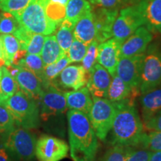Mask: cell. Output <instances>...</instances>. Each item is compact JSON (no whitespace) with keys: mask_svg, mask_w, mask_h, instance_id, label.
<instances>
[{"mask_svg":"<svg viewBox=\"0 0 161 161\" xmlns=\"http://www.w3.org/2000/svg\"><path fill=\"white\" fill-rule=\"evenodd\" d=\"M71 157L74 161H94L98 151V137L86 114L77 110L67 112Z\"/></svg>","mask_w":161,"mask_h":161,"instance_id":"cell-1","label":"cell"},{"mask_svg":"<svg viewBox=\"0 0 161 161\" xmlns=\"http://www.w3.org/2000/svg\"><path fill=\"white\" fill-rule=\"evenodd\" d=\"M115 103L117 111L111 128L113 144L137 147L145 130L134 101L127 100Z\"/></svg>","mask_w":161,"mask_h":161,"instance_id":"cell-2","label":"cell"},{"mask_svg":"<svg viewBox=\"0 0 161 161\" xmlns=\"http://www.w3.org/2000/svg\"><path fill=\"white\" fill-rule=\"evenodd\" d=\"M11 114L15 125L31 129L40 125V110L37 101L19 89L2 102Z\"/></svg>","mask_w":161,"mask_h":161,"instance_id":"cell-3","label":"cell"},{"mask_svg":"<svg viewBox=\"0 0 161 161\" xmlns=\"http://www.w3.org/2000/svg\"><path fill=\"white\" fill-rule=\"evenodd\" d=\"M46 0H31L27 7L19 13L12 14L20 25L35 34L50 35L58 26L47 17Z\"/></svg>","mask_w":161,"mask_h":161,"instance_id":"cell-4","label":"cell"},{"mask_svg":"<svg viewBox=\"0 0 161 161\" xmlns=\"http://www.w3.org/2000/svg\"><path fill=\"white\" fill-rule=\"evenodd\" d=\"M92 106L88 117L97 137L105 141L111 130L117 106L107 98H93Z\"/></svg>","mask_w":161,"mask_h":161,"instance_id":"cell-5","label":"cell"},{"mask_svg":"<svg viewBox=\"0 0 161 161\" xmlns=\"http://www.w3.org/2000/svg\"><path fill=\"white\" fill-rule=\"evenodd\" d=\"M36 139L27 128L17 126L7 133L3 146L22 161H31L35 157Z\"/></svg>","mask_w":161,"mask_h":161,"instance_id":"cell-6","label":"cell"},{"mask_svg":"<svg viewBox=\"0 0 161 161\" xmlns=\"http://www.w3.org/2000/svg\"><path fill=\"white\" fill-rule=\"evenodd\" d=\"M161 84V49L156 45L147 48L144 53L140 75V92L144 94Z\"/></svg>","mask_w":161,"mask_h":161,"instance_id":"cell-7","label":"cell"},{"mask_svg":"<svg viewBox=\"0 0 161 161\" xmlns=\"http://www.w3.org/2000/svg\"><path fill=\"white\" fill-rule=\"evenodd\" d=\"M142 25H144L143 17L137 6L132 4L121 9L113 26V37L122 44Z\"/></svg>","mask_w":161,"mask_h":161,"instance_id":"cell-8","label":"cell"},{"mask_svg":"<svg viewBox=\"0 0 161 161\" xmlns=\"http://www.w3.org/2000/svg\"><path fill=\"white\" fill-rule=\"evenodd\" d=\"M144 54L131 57H121L116 69V75L130 86L132 91L139 96L140 75Z\"/></svg>","mask_w":161,"mask_h":161,"instance_id":"cell-9","label":"cell"},{"mask_svg":"<svg viewBox=\"0 0 161 161\" xmlns=\"http://www.w3.org/2000/svg\"><path fill=\"white\" fill-rule=\"evenodd\" d=\"M69 146L61 139L43 135L36 142L35 156L39 161H60L66 158Z\"/></svg>","mask_w":161,"mask_h":161,"instance_id":"cell-10","label":"cell"},{"mask_svg":"<svg viewBox=\"0 0 161 161\" xmlns=\"http://www.w3.org/2000/svg\"><path fill=\"white\" fill-rule=\"evenodd\" d=\"M39 101L40 116L45 121L51 116L63 114L67 108L64 92L60 91L55 84H51L43 90Z\"/></svg>","mask_w":161,"mask_h":161,"instance_id":"cell-11","label":"cell"},{"mask_svg":"<svg viewBox=\"0 0 161 161\" xmlns=\"http://www.w3.org/2000/svg\"><path fill=\"white\" fill-rule=\"evenodd\" d=\"M153 39L152 32L146 26L138 28L121 46V57L144 54Z\"/></svg>","mask_w":161,"mask_h":161,"instance_id":"cell-12","label":"cell"},{"mask_svg":"<svg viewBox=\"0 0 161 161\" xmlns=\"http://www.w3.org/2000/svg\"><path fill=\"white\" fill-rule=\"evenodd\" d=\"M122 43L115 38H110L98 44L97 61L108 70L111 77L116 75V69L121 58Z\"/></svg>","mask_w":161,"mask_h":161,"instance_id":"cell-13","label":"cell"},{"mask_svg":"<svg viewBox=\"0 0 161 161\" xmlns=\"http://www.w3.org/2000/svg\"><path fill=\"white\" fill-rule=\"evenodd\" d=\"M92 12L96 30V40L99 43H103L113 37V26L119 14V8L101 7Z\"/></svg>","mask_w":161,"mask_h":161,"instance_id":"cell-14","label":"cell"},{"mask_svg":"<svg viewBox=\"0 0 161 161\" xmlns=\"http://www.w3.org/2000/svg\"><path fill=\"white\" fill-rule=\"evenodd\" d=\"M111 75L105 68L96 64L88 72L86 87L93 98H107Z\"/></svg>","mask_w":161,"mask_h":161,"instance_id":"cell-15","label":"cell"},{"mask_svg":"<svg viewBox=\"0 0 161 161\" xmlns=\"http://www.w3.org/2000/svg\"><path fill=\"white\" fill-rule=\"evenodd\" d=\"M138 7L144 19V25L151 32L161 33V0H130Z\"/></svg>","mask_w":161,"mask_h":161,"instance_id":"cell-16","label":"cell"},{"mask_svg":"<svg viewBox=\"0 0 161 161\" xmlns=\"http://www.w3.org/2000/svg\"><path fill=\"white\" fill-rule=\"evenodd\" d=\"M17 66L18 71L14 79L19 90L36 101H39L44 90L41 80L34 72L26 68Z\"/></svg>","mask_w":161,"mask_h":161,"instance_id":"cell-17","label":"cell"},{"mask_svg":"<svg viewBox=\"0 0 161 161\" xmlns=\"http://www.w3.org/2000/svg\"><path fill=\"white\" fill-rule=\"evenodd\" d=\"M88 73L82 65L67 66L60 73V84L66 89L78 90L86 84Z\"/></svg>","mask_w":161,"mask_h":161,"instance_id":"cell-18","label":"cell"},{"mask_svg":"<svg viewBox=\"0 0 161 161\" xmlns=\"http://www.w3.org/2000/svg\"><path fill=\"white\" fill-rule=\"evenodd\" d=\"M64 96L68 108L89 115L93 101L87 87L83 86L74 91L66 92H64Z\"/></svg>","mask_w":161,"mask_h":161,"instance_id":"cell-19","label":"cell"},{"mask_svg":"<svg viewBox=\"0 0 161 161\" xmlns=\"http://www.w3.org/2000/svg\"><path fill=\"white\" fill-rule=\"evenodd\" d=\"M74 37L84 43H92L96 37V30L92 11L86 12L75 23L73 30Z\"/></svg>","mask_w":161,"mask_h":161,"instance_id":"cell-20","label":"cell"},{"mask_svg":"<svg viewBox=\"0 0 161 161\" xmlns=\"http://www.w3.org/2000/svg\"><path fill=\"white\" fill-rule=\"evenodd\" d=\"M142 122H146L161 110V86L142 94L140 98Z\"/></svg>","mask_w":161,"mask_h":161,"instance_id":"cell-21","label":"cell"},{"mask_svg":"<svg viewBox=\"0 0 161 161\" xmlns=\"http://www.w3.org/2000/svg\"><path fill=\"white\" fill-rule=\"evenodd\" d=\"M136 96H138L136 95L130 86L119 76L115 75L112 77L107 98L114 102H120L127 100L134 101Z\"/></svg>","mask_w":161,"mask_h":161,"instance_id":"cell-22","label":"cell"},{"mask_svg":"<svg viewBox=\"0 0 161 161\" xmlns=\"http://www.w3.org/2000/svg\"><path fill=\"white\" fill-rule=\"evenodd\" d=\"M66 53L61 49L55 35H47L45 38L43 47L42 49L40 57L44 66L55 63L62 58Z\"/></svg>","mask_w":161,"mask_h":161,"instance_id":"cell-23","label":"cell"},{"mask_svg":"<svg viewBox=\"0 0 161 161\" xmlns=\"http://www.w3.org/2000/svg\"><path fill=\"white\" fill-rule=\"evenodd\" d=\"M90 11L92 7L88 0H69L66 6L65 19L75 25L80 17Z\"/></svg>","mask_w":161,"mask_h":161,"instance_id":"cell-24","label":"cell"},{"mask_svg":"<svg viewBox=\"0 0 161 161\" xmlns=\"http://www.w3.org/2000/svg\"><path fill=\"white\" fill-rule=\"evenodd\" d=\"M74 27H75V24L64 19V21L56 29V34L55 35L56 40L60 47L66 54L75 38L73 34Z\"/></svg>","mask_w":161,"mask_h":161,"instance_id":"cell-25","label":"cell"},{"mask_svg":"<svg viewBox=\"0 0 161 161\" xmlns=\"http://www.w3.org/2000/svg\"><path fill=\"white\" fill-rule=\"evenodd\" d=\"M70 63H71V61L66 54L55 63L45 66L43 71V89L48 87L51 84H54L55 79L57 78L60 72L63 71L64 68H66Z\"/></svg>","mask_w":161,"mask_h":161,"instance_id":"cell-26","label":"cell"},{"mask_svg":"<svg viewBox=\"0 0 161 161\" xmlns=\"http://www.w3.org/2000/svg\"><path fill=\"white\" fill-rule=\"evenodd\" d=\"M17 66L26 68L30 71L35 74L41 80L42 84H44V66L42 58L39 55H33V54H26L24 57L19 60Z\"/></svg>","mask_w":161,"mask_h":161,"instance_id":"cell-27","label":"cell"},{"mask_svg":"<svg viewBox=\"0 0 161 161\" xmlns=\"http://www.w3.org/2000/svg\"><path fill=\"white\" fill-rule=\"evenodd\" d=\"M3 75L0 80V102L11 97L19 89L14 78L12 77L5 66L2 67Z\"/></svg>","mask_w":161,"mask_h":161,"instance_id":"cell-28","label":"cell"},{"mask_svg":"<svg viewBox=\"0 0 161 161\" xmlns=\"http://www.w3.org/2000/svg\"><path fill=\"white\" fill-rule=\"evenodd\" d=\"M0 39L3 44L5 66L12 65L16 53L20 49L19 41L14 35H4V34L0 35Z\"/></svg>","mask_w":161,"mask_h":161,"instance_id":"cell-29","label":"cell"},{"mask_svg":"<svg viewBox=\"0 0 161 161\" xmlns=\"http://www.w3.org/2000/svg\"><path fill=\"white\" fill-rule=\"evenodd\" d=\"M137 147L151 152L161 151V131H145Z\"/></svg>","mask_w":161,"mask_h":161,"instance_id":"cell-30","label":"cell"},{"mask_svg":"<svg viewBox=\"0 0 161 161\" xmlns=\"http://www.w3.org/2000/svg\"><path fill=\"white\" fill-rule=\"evenodd\" d=\"M45 9L47 17L58 26L65 19L66 6L46 0Z\"/></svg>","mask_w":161,"mask_h":161,"instance_id":"cell-31","label":"cell"},{"mask_svg":"<svg viewBox=\"0 0 161 161\" xmlns=\"http://www.w3.org/2000/svg\"><path fill=\"white\" fill-rule=\"evenodd\" d=\"M20 27L16 17L8 12H3L0 16V34L13 35Z\"/></svg>","mask_w":161,"mask_h":161,"instance_id":"cell-32","label":"cell"},{"mask_svg":"<svg viewBox=\"0 0 161 161\" xmlns=\"http://www.w3.org/2000/svg\"><path fill=\"white\" fill-rule=\"evenodd\" d=\"M88 46V44L74 38L69 50L66 52V55L69 58L71 63H79L82 61L87 51Z\"/></svg>","mask_w":161,"mask_h":161,"instance_id":"cell-33","label":"cell"},{"mask_svg":"<svg viewBox=\"0 0 161 161\" xmlns=\"http://www.w3.org/2000/svg\"><path fill=\"white\" fill-rule=\"evenodd\" d=\"M99 43L97 40H95L90 43L88 46L87 51L84 58L82 60V66L86 70V72H89L90 70L92 69V66L97 64L98 59V47Z\"/></svg>","mask_w":161,"mask_h":161,"instance_id":"cell-34","label":"cell"},{"mask_svg":"<svg viewBox=\"0 0 161 161\" xmlns=\"http://www.w3.org/2000/svg\"><path fill=\"white\" fill-rule=\"evenodd\" d=\"M128 150V146L114 145L105 152L101 161H125Z\"/></svg>","mask_w":161,"mask_h":161,"instance_id":"cell-35","label":"cell"},{"mask_svg":"<svg viewBox=\"0 0 161 161\" xmlns=\"http://www.w3.org/2000/svg\"><path fill=\"white\" fill-rule=\"evenodd\" d=\"M31 0H0V10L11 14L19 13L25 9Z\"/></svg>","mask_w":161,"mask_h":161,"instance_id":"cell-36","label":"cell"},{"mask_svg":"<svg viewBox=\"0 0 161 161\" xmlns=\"http://www.w3.org/2000/svg\"><path fill=\"white\" fill-rule=\"evenodd\" d=\"M128 146L125 161H149L152 152L145 148Z\"/></svg>","mask_w":161,"mask_h":161,"instance_id":"cell-37","label":"cell"},{"mask_svg":"<svg viewBox=\"0 0 161 161\" xmlns=\"http://www.w3.org/2000/svg\"><path fill=\"white\" fill-rule=\"evenodd\" d=\"M15 123L8 110L3 104H0V134L8 133L14 128Z\"/></svg>","mask_w":161,"mask_h":161,"instance_id":"cell-38","label":"cell"},{"mask_svg":"<svg viewBox=\"0 0 161 161\" xmlns=\"http://www.w3.org/2000/svg\"><path fill=\"white\" fill-rule=\"evenodd\" d=\"M45 35L34 33L26 47L27 53L40 55L44 42H45Z\"/></svg>","mask_w":161,"mask_h":161,"instance_id":"cell-39","label":"cell"},{"mask_svg":"<svg viewBox=\"0 0 161 161\" xmlns=\"http://www.w3.org/2000/svg\"><path fill=\"white\" fill-rule=\"evenodd\" d=\"M145 131H161V110L143 122Z\"/></svg>","mask_w":161,"mask_h":161,"instance_id":"cell-40","label":"cell"},{"mask_svg":"<svg viewBox=\"0 0 161 161\" xmlns=\"http://www.w3.org/2000/svg\"><path fill=\"white\" fill-rule=\"evenodd\" d=\"M92 5L107 8H114L128 3L129 0H88Z\"/></svg>","mask_w":161,"mask_h":161,"instance_id":"cell-41","label":"cell"},{"mask_svg":"<svg viewBox=\"0 0 161 161\" xmlns=\"http://www.w3.org/2000/svg\"><path fill=\"white\" fill-rule=\"evenodd\" d=\"M0 161H11L9 152L4 146L0 147Z\"/></svg>","mask_w":161,"mask_h":161,"instance_id":"cell-42","label":"cell"},{"mask_svg":"<svg viewBox=\"0 0 161 161\" xmlns=\"http://www.w3.org/2000/svg\"><path fill=\"white\" fill-rule=\"evenodd\" d=\"M5 66V53H4L3 44L0 39V68Z\"/></svg>","mask_w":161,"mask_h":161,"instance_id":"cell-43","label":"cell"},{"mask_svg":"<svg viewBox=\"0 0 161 161\" xmlns=\"http://www.w3.org/2000/svg\"><path fill=\"white\" fill-rule=\"evenodd\" d=\"M149 161H161V151L152 152Z\"/></svg>","mask_w":161,"mask_h":161,"instance_id":"cell-44","label":"cell"},{"mask_svg":"<svg viewBox=\"0 0 161 161\" xmlns=\"http://www.w3.org/2000/svg\"><path fill=\"white\" fill-rule=\"evenodd\" d=\"M2 75H3V70H2V68H0V80H1Z\"/></svg>","mask_w":161,"mask_h":161,"instance_id":"cell-45","label":"cell"},{"mask_svg":"<svg viewBox=\"0 0 161 161\" xmlns=\"http://www.w3.org/2000/svg\"><path fill=\"white\" fill-rule=\"evenodd\" d=\"M0 104H2V103H1V102H0Z\"/></svg>","mask_w":161,"mask_h":161,"instance_id":"cell-46","label":"cell"}]
</instances>
